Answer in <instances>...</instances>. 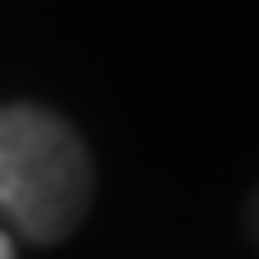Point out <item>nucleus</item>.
<instances>
[{"instance_id": "obj_3", "label": "nucleus", "mask_w": 259, "mask_h": 259, "mask_svg": "<svg viewBox=\"0 0 259 259\" xmlns=\"http://www.w3.org/2000/svg\"><path fill=\"white\" fill-rule=\"evenodd\" d=\"M0 259H18V255H14V241H9V232H0Z\"/></svg>"}, {"instance_id": "obj_2", "label": "nucleus", "mask_w": 259, "mask_h": 259, "mask_svg": "<svg viewBox=\"0 0 259 259\" xmlns=\"http://www.w3.org/2000/svg\"><path fill=\"white\" fill-rule=\"evenodd\" d=\"M246 232L255 237V246H259V191L246 200Z\"/></svg>"}, {"instance_id": "obj_1", "label": "nucleus", "mask_w": 259, "mask_h": 259, "mask_svg": "<svg viewBox=\"0 0 259 259\" xmlns=\"http://www.w3.org/2000/svg\"><path fill=\"white\" fill-rule=\"evenodd\" d=\"M96 168L77 127L41 105H0V214L36 246L73 237L91 209Z\"/></svg>"}]
</instances>
